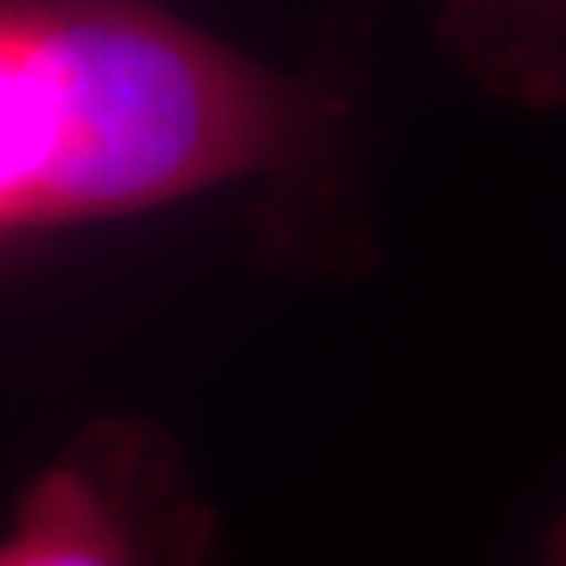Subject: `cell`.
<instances>
[{"mask_svg":"<svg viewBox=\"0 0 566 566\" xmlns=\"http://www.w3.org/2000/svg\"><path fill=\"white\" fill-rule=\"evenodd\" d=\"M221 563V515L185 449L126 416L85 423L0 515V566Z\"/></svg>","mask_w":566,"mask_h":566,"instance_id":"6da1fadb","label":"cell"},{"mask_svg":"<svg viewBox=\"0 0 566 566\" xmlns=\"http://www.w3.org/2000/svg\"><path fill=\"white\" fill-rule=\"evenodd\" d=\"M66 88L52 4H0V235L60 224Z\"/></svg>","mask_w":566,"mask_h":566,"instance_id":"7a4b0ae2","label":"cell"},{"mask_svg":"<svg viewBox=\"0 0 566 566\" xmlns=\"http://www.w3.org/2000/svg\"><path fill=\"white\" fill-rule=\"evenodd\" d=\"M438 41L485 93L566 111V0H446Z\"/></svg>","mask_w":566,"mask_h":566,"instance_id":"3957f363","label":"cell"},{"mask_svg":"<svg viewBox=\"0 0 566 566\" xmlns=\"http://www.w3.org/2000/svg\"><path fill=\"white\" fill-rule=\"evenodd\" d=\"M545 563H548V566H566V501H563V507H559L556 523H552V530H548Z\"/></svg>","mask_w":566,"mask_h":566,"instance_id":"277c9868","label":"cell"}]
</instances>
